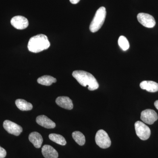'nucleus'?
Instances as JSON below:
<instances>
[{"instance_id":"obj_1","label":"nucleus","mask_w":158,"mask_h":158,"mask_svg":"<svg viewBox=\"0 0 158 158\" xmlns=\"http://www.w3.org/2000/svg\"><path fill=\"white\" fill-rule=\"evenodd\" d=\"M72 75L80 85L84 87L88 86V90L92 91L98 89V82L94 76L89 73L82 70H76L73 72Z\"/></svg>"},{"instance_id":"obj_2","label":"nucleus","mask_w":158,"mask_h":158,"mask_svg":"<svg viewBox=\"0 0 158 158\" xmlns=\"http://www.w3.org/2000/svg\"><path fill=\"white\" fill-rule=\"evenodd\" d=\"M50 46L48 38L44 34H40L31 37L28 44L29 51L33 53H38L47 49Z\"/></svg>"},{"instance_id":"obj_3","label":"nucleus","mask_w":158,"mask_h":158,"mask_svg":"<svg viewBox=\"0 0 158 158\" xmlns=\"http://www.w3.org/2000/svg\"><path fill=\"white\" fill-rule=\"evenodd\" d=\"M106 11L104 7H100L98 9L89 27L91 32L95 33L102 27L106 19Z\"/></svg>"},{"instance_id":"obj_4","label":"nucleus","mask_w":158,"mask_h":158,"mask_svg":"<svg viewBox=\"0 0 158 158\" xmlns=\"http://www.w3.org/2000/svg\"><path fill=\"white\" fill-rule=\"evenodd\" d=\"M95 142L101 148H107L111 146V141L107 133L103 130L98 131L95 135Z\"/></svg>"},{"instance_id":"obj_5","label":"nucleus","mask_w":158,"mask_h":158,"mask_svg":"<svg viewBox=\"0 0 158 158\" xmlns=\"http://www.w3.org/2000/svg\"><path fill=\"white\" fill-rule=\"evenodd\" d=\"M136 135L141 140L145 141L149 138L151 130L149 127L142 122H136L135 124Z\"/></svg>"},{"instance_id":"obj_6","label":"nucleus","mask_w":158,"mask_h":158,"mask_svg":"<svg viewBox=\"0 0 158 158\" xmlns=\"http://www.w3.org/2000/svg\"><path fill=\"white\" fill-rule=\"evenodd\" d=\"M138 22L145 27L153 28L156 25L154 18L147 13H140L137 15Z\"/></svg>"},{"instance_id":"obj_7","label":"nucleus","mask_w":158,"mask_h":158,"mask_svg":"<svg viewBox=\"0 0 158 158\" xmlns=\"http://www.w3.org/2000/svg\"><path fill=\"white\" fill-rule=\"evenodd\" d=\"M158 118L157 114L154 110L147 109L141 113V119L144 123L148 124H153Z\"/></svg>"},{"instance_id":"obj_8","label":"nucleus","mask_w":158,"mask_h":158,"mask_svg":"<svg viewBox=\"0 0 158 158\" xmlns=\"http://www.w3.org/2000/svg\"><path fill=\"white\" fill-rule=\"evenodd\" d=\"M3 127L9 134L18 136L23 132V128L13 122L6 120L3 123Z\"/></svg>"},{"instance_id":"obj_9","label":"nucleus","mask_w":158,"mask_h":158,"mask_svg":"<svg viewBox=\"0 0 158 158\" xmlns=\"http://www.w3.org/2000/svg\"><path fill=\"white\" fill-rule=\"evenodd\" d=\"M11 25L18 30H23L27 27L29 25L28 19L21 15L14 16L11 20Z\"/></svg>"},{"instance_id":"obj_10","label":"nucleus","mask_w":158,"mask_h":158,"mask_svg":"<svg viewBox=\"0 0 158 158\" xmlns=\"http://www.w3.org/2000/svg\"><path fill=\"white\" fill-rule=\"evenodd\" d=\"M36 122L39 125L46 128H54L56 126V123L44 115H40L37 116L36 118Z\"/></svg>"},{"instance_id":"obj_11","label":"nucleus","mask_w":158,"mask_h":158,"mask_svg":"<svg viewBox=\"0 0 158 158\" xmlns=\"http://www.w3.org/2000/svg\"><path fill=\"white\" fill-rule=\"evenodd\" d=\"M56 102L59 106L66 110H71L73 107L72 101L68 97H59L56 99Z\"/></svg>"},{"instance_id":"obj_12","label":"nucleus","mask_w":158,"mask_h":158,"mask_svg":"<svg viewBox=\"0 0 158 158\" xmlns=\"http://www.w3.org/2000/svg\"><path fill=\"white\" fill-rule=\"evenodd\" d=\"M43 155L45 158H58L59 154L54 148L51 145H44L41 149Z\"/></svg>"},{"instance_id":"obj_13","label":"nucleus","mask_w":158,"mask_h":158,"mask_svg":"<svg viewBox=\"0 0 158 158\" xmlns=\"http://www.w3.org/2000/svg\"><path fill=\"white\" fill-rule=\"evenodd\" d=\"M140 88L150 92H156L158 91V84L153 81H144L140 84Z\"/></svg>"},{"instance_id":"obj_14","label":"nucleus","mask_w":158,"mask_h":158,"mask_svg":"<svg viewBox=\"0 0 158 158\" xmlns=\"http://www.w3.org/2000/svg\"><path fill=\"white\" fill-rule=\"evenodd\" d=\"M29 139L36 148H39L41 147L43 139L42 136L39 133L34 132L31 133L29 136Z\"/></svg>"},{"instance_id":"obj_15","label":"nucleus","mask_w":158,"mask_h":158,"mask_svg":"<svg viewBox=\"0 0 158 158\" xmlns=\"http://www.w3.org/2000/svg\"><path fill=\"white\" fill-rule=\"evenodd\" d=\"M16 106L21 111H29L33 109V105L31 103L22 99H18L15 102Z\"/></svg>"},{"instance_id":"obj_16","label":"nucleus","mask_w":158,"mask_h":158,"mask_svg":"<svg viewBox=\"0 0 158 158\" xmlns=\"http://www.w3.org/2000/svg\"><path fill=\"white\" fill-rule=\"evenodd\" d=\"M56 79L50 76L45 75L37 79V82L40 85L50 86L53 83L56 82Z\"/></svg>"},{"instance_id":"obj_17","label":"nucleus","mask_w":158,"mask_h":158,"mask_svg":"<svg viewBox=\"0 0 158 158\" xmlns=\"http://www.w3.org/2000/svg\"><path fill=\"white\" fill-rule=\"evenodd\" d=\"M49 138L51 141L61 145H65L66 141L65 138L61 135L56 134H51L49 135Z\"/></svg>"},{"instance_id":"obj_18","label":"nucleus","mask_w":158,"mask_h":158,"mask_svg":"<svg viewBox=\"0 0 158 158\" xmlns=\"http://www.w3.org/2000/svg\"><path fill=\"white\" fill-rule=\"evenodd\" d=\"M72 137L74 141L79 145L82 146L85 144V136L81 132L78 131H76L74 132L72 134Z\"/></svg>"},{"instance_id":"obj_19","label":"nucleus","mask_w":158,"mask_h":158,"mask_svg":"<svg viewBox=\"0 0 158 158\" xmlns=\"http://www.w3.org/2000/svg\"><path fill=\"white\" fill-rule=\"evenodd\" d=\"M118 44L120 48L123 51H127L130 47L129 43L126 37L123 36L119 37L118 40Z\"/></svg>"},{"instance_id":"obj_20","label":"nucleus","mask_w":158,"mask_h":158,"mask_svg":"<svg viewBox=\"0 0 158 158\" xmlns=\"http://www.w3.org/2000/svg\"><path fill=\"white\" fill-rule=\"evenodd\" d=\"M7 152L6 150L0 146V158H4L6 157Z\"/></svg>"},{"instance_id":"obj_21","label":"nucleus","mask_w":158,"mask_h":158,"mask_svg":"<svg viewBox=\"0 0 158 158\" xmlns=\"http://www.w3.org/2000/svg\"><path fill=\"white\" fill-rule=\"evenodd\" d=\"M80 0H69L71 3L73 4H77L80 2Z\"/></svg>"},{"instance_id":"obj_22","label":"nucleus","mask_w":158,"mask_h":158,"mask_svg":"<svg viewBox=\"0 0 158 158\" xmlns=\"http://www.w3.org/2000/svg\"><path fill=\"white\" fill-rule=\"evenodd\" d=\"M154 106L158 110V100L154 102Z\"/></svg>"}]
</instances>
